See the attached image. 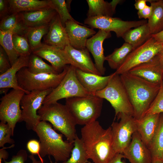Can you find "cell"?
I'll return each instance as SVG.
<instances>
[{
	"label": "cell",
	"mask_w": 163,
	"mask_h": 163,
	"mask_svg": "<svg viewBox=\"0 0 163 163\" xmlns=\"http://www.w3.org/2000/svg\"><path fill=\"white\" fill-rule=\"evenodd\" d=\"M81 138L88 158L94 163H109L116 154L111 126L104 129L96 120L83 126Z\"/></svg>",
	"instance_id": "cell-1"
},
{
	"label": "cell",
	"mask_w": 163,
	"mask_h": 163,
	"mask_svg": "<svg viewBox=\"0 0 163 163\" xmlns=\"http://www.w3.org/2000/svg\"><path fill=\"white\" fill-rule=\"evenodd\" d=\"M120 75L134 112V118L142 120L154 100L160 85L151 83L128 72Z\"/></svg>",
	"instance_id": "cell-2"
},
{
	"label": "cell",
	"mask_w": 163,
	"mask_h": 163,
	"mask_svg": "<svg viewBox=\"0 0 163 163\" xmlns=\"http://www.w3.org/2000/svg\"><path fill=\"white\" fill-rule=\"evenodd\" d=\"M40 143V155L42 158L48 155L52 156L55 163L63 162L70 157L73 142L64 141L63 135L58 133L50 123L40 121L34 128Z\"/></svg>",
	"instance_id": "cell-3"
},
{
	"label": "cell",
	"mask_w": 163,
	"mask_h": 163,
	"mask_svg": "<svg viewBox=\"0 0 163 163\" xmlns=\"http://www.w3.org/2000/svg\"><path fill=\"white\" fill-rule=\"evenodd\" d=\"M37 113L40 121H48L56 131L60 132L67 140L74 142L77 136L76 133V122L67 107L56 102L43 105Z\"/></svg>",
	"instance_id": "cell-4"
},
{
	"label": "cell",
	"mask_w": 163,
	"mask_h": 163,
	"mask_svg": "<svg viewBox=\"0 0 163 163\" xmlns=\"http://www.w3.org/2000/svg\"><path fill=\"white\" fill-rule=\"evenodd\" d=\"M103 99L95 95L66 99L65 105L77 125L83 126L97 120L100 116Z\"/></svg>",
	"instance_id": "cell-5"
},
{
	"label": "cell",
	"mask_w": 163,
	"mask_h": 163,
	"mask_svg": "<svg viewBox=\"0 0 163 163\" xmlns=\"http://www.w3.org/2000/svg\"><path fill=\"white\" fill-rule=\"evenodd\" d=\"M94 95L110 102L115 110L114 119L121 113L134 117L133 107L120 75L115 72L113 73L107 86Z\"/></svg>",
	"instance_id": "cell-6"
},
{
	"label": "cell",
	"mask_w": 163,
	"mask_h": 163,
	"mask_svg": "<svg viewBox=\"0 0 163 163\" xmlns=\"http://www.w3.org/2000/svg\"><path fill=\"white\" fill-rule=\"evenodd\" d=\"M68 65L58 74H34L30 72L27 67H24L17 74L18 84L26 94L33 91L53 89L59 84L65 76Z\"/></svg>",
	"instance_id": "cell-7"
},
{
	"label": "cell",
	"mask_w": 163,
	"mask_h": 163,
	"mask_svg": "<svg viewBox=\"0 0 163 163\" xmlns=\"http://www.w3.org/2000/svg\"><path fill=\"white\" fill-rule=\"evenodd\" d=\"M76 68L71 65L68 66L66 75L59 84L52 89L46 96L43 105L57 102L61 99L92 95L82 85L76 75Z\"/></svg>",
	"instance_id": "cell-8"
},
{
	"label": "cell",
	"mask_w": 163,
	"mask_h": 163,
	"mask_svg": "<svg viewBox=\"0 0 163 163\" xmlns=\"http://www.w3.org/2000/svg\"><path fill=\"white\" fill-rule=\"evenodd\" d=\"M117 117L119 121H113L111 126L113 146L116 153L122 154L137 131V121L133 117L123 113Z\"/></svg>",
	"instance_id": "cell-9"
},
{
	"label": "cell",
	"mask_w": 163,
	"mask_h": 163,
	"mask_svg": "<svg viewBox=\"0 0 163 163\" xmlns=\"http://www.w3.org/2000/svg\"><path fill=\"white\" fill-rule=\"evenodd\" d=\"M25 93L23 90L12 89L0 99V120L7 123L13 133L17 123L22 121L20 103Z\"/></svg>",
	"instance_id": "cell-10"
},
{
	"label": "cell",
	"mask_w": 163,
	"mask_h": 163,
	"mask_svg": "<svg viewBox=\"0 0 163 163\" xmlns=\"http://www.w3.org/2000/svg\"><path fill=\"white\" fill-rule=\"evenodd\" d=\"M52 90L33 91L25 93L23 96L20 103L22 120L25 123L27 129L33 130L40 121L37 111L43 105L45 98Z\"/></svg>",
	"instance_id": "cell-11"
},
{
	"label": "cell",
	"mask_w": 163,
	"mask_h": 163,
	"mask_svg": "<svg viewBox=\"0 0 163 163\" xmlns=\"http://www.w3.org/2000/svg\"><path fill=\"white\" fill-rule=\"evenodd\" d=\"M145 20L124 21L119 18L97 16L87 18L84 24L92 28H97L107 32H114L117 37H122L132 28H136L147 23Z\"/></svg>",
	"instance_id": "cell-12"
},
{
	"label": "cell",
	"mask_w": 163,
	"mask_h": 163,
	"mask_svg": "<svg viewBox=\"0 0 163 163\" xmlns=\"http://www.w3.org/2000/svg\"><path fill=\"white\" fill-rule=\"evenodd\" d=\"M163 48L152 36L142 45L133 50L115 72L120 75L128 72L134 67L151 59Z\"/></svg>",
	"instance_id": "cell-13"
},
{
	"label": "cell",
	"mask_w": 163,
	"mask_h": 163,
	"mask_svg": "<svg viewBox=\"0 0 163 163\" xmlns=\"http://www.w3.org/2000/svg\"><path fill=\"white\" fill-rule=\"evenodd\" d=\"M122 154L130 163H152L150 151L137 131Z\"/></svg>",
	"instance_id": "cell-14"
},
{
	"label": "cell",
	"mask_w": 163,
	"mask_h": 163,
	"mask_svg": "<svg viewBox=\"0 0 163 163\" xmlns=\"http://www.w3.org/2000/svg\"><path fill=\"white\" fill-rule=\"evenodd\" d=\"M128 72L156 85H161L163 81V71L157 55L149 61L134 67Z\"/></svg>",
	"instance_id": "cell-15"
},
{
	"label": "cell",
	"mask_w": 163,
	"mask_h": 163,
	"mask_svg": "<svg viewBox=\"0 0 163 163\" xmlns=\"http://www.w3.org/2000/svg\"><path fill=\"white\" fill-rule=\"evenodd\" d=\"M32 53L50 62L58 73L62 72L67 66L70 65L69 57L64 50L53 46L43 43Z\"/></svg>",
	"instance_id": "cell-16"
},
{
	"label": "cell",
	"mask_w": 163,
	"mask_h": 163,
	"mask_svg": "<svg viewBox=\"0 0 163 163\" xmlns=\"http://www.w3.org/2000/svg\"><path fill=\"white\" fill-rule=\"evenodd\" d=\"M111 37L110 32L99 30L97 32L88 38L86 42V48L91 53L95 62V65L101 75L106 71L104 66L105 57L104 54L103 43L104 40Z\"/></svg>",
	"instance_id": "cell-17"
},
{
	"label": "cell",
	"mask_w": 163,
	"mask_h": 163,
	"mask_svg": "<svg viewBox=\"0 0 163 163\" xmlns=\"http://www.w3.org/2000/svg\"><path fill=\"white\" fill-rule=\"evenodd\" d=\"M82 24L78 22L72 21H68L65 24L70 45L77 50L85 48L88 38L96 33L93 28L80 25Z\"/></svg>",
	"instance_id": "cell-18"
},
{
	"label": "cell",
	"mask_w": 163,
	"mask_h": 163,
	"mask_svg": "<svg viewBox=\"0 0 163 163\" xmlns=\"http://www.w3.org/2000/svg\"><path fill=\"white\" fill-rule=\"evenodd\" d=\"M64 50L69 57L70 65L83 72L101 75L93 62L87 48L77 50L69 45Z\"/></svg>",
	"instance_id": "cell-19"
},
{
	"label": "cell",
	"mask_w": 163,
	"mask_h": 163,
	"mask_svg": "<svg viewBox=\"0 0 163 163\" xmlns=\"http://www.w3.org/2000/svg\"><path fill=\"white\" fill-rule=\"evenodd\" d=\"M44 41L45 44L62 50H64L66 46L70 45L65 27L63 26L57 13L50 24Z\"/></svg>",
	"instance_id": "cell-20"
},
{
	"label": "cell",
	"mask_w": 163,
	"mask_h": 163,
	"mask_svg": "<svg viewBox=\"0 0 163 163\" xmlns=\"http://www.w3.org/2000/svg\"><path fill=\"white\" fill-rule=\"evenodd\" d=\"M77 77L80 83L92 95L104 89L107 85L113 73L107 76L83 72L76 69Z\"/></svg>",
	"instance_id": "cell-21"
},
{
	"label": "cell",
	"mask_w": 163,
	"mask_h": 163,
	"mask_svg": "<svg viewBox=\"0 0 163 163\" xmlns=\"http://www.w3.org/2000/svg\"><path fill=\"white\" fill-rule=\"evenodd\" d=\"M29 57L30 56H20L17 61L5 73L0 74V89L12 88L25 91L19 86L17 75L18 72L21 69L28 67Z\"/></svg>",
	"instance_id": "cell-22"
},
{
	"label": "cell",
	"mask_w": 163,
	"mask_h": 163,
	"mask_svg": "<svg viewBox=\"0 0 163 163\" xmlns=\"http://www.w3.org/2000/svg\"><path fill=\"white\" fill-rule=\"evenodd\" d=\"M20 13L22 23L26 27L49 24L57 14L52 8Z\"/></svg>",
	"instance_id": "cell-23"
},
{
	"label": "cell",
	"mask_w": 163,
	"mask_h": 163,
	"mask_svg": "<svg viewBox=\"0 0 163 163\" xmlns=\"http://www.w3.org/2000/svg\"><path fill=\"white\" fill-rule=\"evenodd\" d=\"M160 114L146 115L140 121H137V132L149 148L157 128Z\"/></svg>",
	"instance_id": "cell-24"
},
{
	"label": "cell",
	"mask_w": 163,
	"mask_h": 163,
	"mask_svg": "<svg viewBox=\"0 0 163 163\" xmlns=\"http://www.w3.org/2000/svg\"><path fill=\"white\" fill-rule=\"evenodd\" d=\"M10 14L52 8L50 0H8Z\"/></svg>",
	"instance_id": "cell-25"
},
{
	"label": "cell",
	"mask_w": 163,
	"mask_h": 163,
	"mask_svg": "<svg viewBox=\"0 0 163 163\" xmlns=\"http://www.w3.org/2000/svg\"><path fill=\"white\" fill-rule=\"evenodd\" d=\"M152 37L147 23L127 31L122 37L125 43L134 50L145 43Z\"/></svg>",
	"instance_id": "cell-26"
},
{
	"label": "cell",
	"mask_w": 163,
	"mask_h": 163,
	"mask_svg": "<svg viewBox=\"0 0 163 163\" xmlns=\"http://www.w3.org/2000/svg\"><path fill=\"white\" fill-rule=\"evenodd\" d=\"M149 2L152 7V11L147 24L152 35L163 30V0H149Z\"/></svg>",
	"instance_id": "cell-27"
},
{
	"label": "cell",
	"mask_w": 163,
	"mask_h": 163,
	"mask_svg": "<svg viewBox=\"0 0 163 163\" xmlns=\"http://www.w3.org/2000/svg\"><path fill=\"white\" fill-rule=\"evenodd\" d=\"M149 149L152 161H163V113L160 114L158 125Z\"/></svg>",
	"instance_id": "cell-28"
},
{
	"label": "cell",
	"mask_w": 163,
	"mask_h": 163,
	"mask_svg": "<svg viewBox=\"0 0 163 163\" xmlns=\"http://www.w3.org/2000/svg\"><path fill=\"white\" fill-rule=\"evenodd\" d=\"M27 27L22 21L20 13L10 14L1 19L0 30L6 31L14 30V34L25 35V31Z\"/></svg>",
	"instance_id": "cell-29"
},
{
	"label": "cell",
	"mask_w": 163,
	"mask_h": 163,
	"mask_svg": "<svg viewBox=\"0 0 163 163\" xmlns=\"http://www.w3.org/2000/svg\"><path fill=\"white\" fill-rule=\"evenodd\" d=\"M88 10L87 18L97 16L112 17L115 12L110 2L104 0H87Z\"/></svg>",
	"instance_id": "cell-30"
},
{
	"label": "cell",
	"mask_w": 163,
	"mask_h": 163,
	"mask_svg": "<svg viewBox=\"0 0 163 163\" xmlns=\"http://www.w3.org/2000/svg\"><path fill=\"white\" fill-rule=\"evenodd\" d=\"M133 50L131 45L125 42L121 47L115 49L112 53L106 56L105 60L111 69L116 70Z\"/></svg>",
	"instance_id": "cell-31"
},
{
	"label": "cell",
	"mask_w": 163,
	"mask_h": 163,
	"mask_svg": "<svg viewBox=\"0 0 163 163\" xmlns=\"http://www.w3.org/2000/svg\"><path fill=\"white\" fill-rule=\"evenodd\" d=\"M49 24L27 27L24 35L26 37L32 51L41 47L43 45L41 39L49 30Z\"/></svg>",
	"instance_id": "cell-32"
},
{
	"label": "cell",
	"mask_w": 163,
	"mask_h": 163,
	"mask_svg": "<svg viewBox=\"0 0 163 163\" xmlns=\"http://www.w3.org/2000/svg\"><path fill=\"white\" fill-rule=\"evenodd\" d=\"M14 34L13 30L6 31L0 30V44L6 53L11 66L18 60L20 56L15 50L12 36Z\"/></svg>",
	"instance_id": "cell-33"
},
{
	"label": "cell",
	"mask_w": 163,
	"mask_h": 163,
	"mask_svg": "<svg viewBox=\"0 0 163 163\" xmlns=\"http://www.w3.org/2000/svg\"><path fill=\"white\" fill-rule=\"evenodd\" d=\"M27 68L30 72L34 74L59 73L52 66L47 64L41 58L33 53L30 56Z\"/></svg>",
	"instance_id": "cell-34"
},
{
	"label": "cell",
	"mask_w": 163,
	"mask_h": 163,
	"mask_svg": "<svg viewBox=\"0 0 163 163\" xmlns=\"http://www.w3.org/2000/svg\"><path fill=\"white\" fill-rule=\"evenodd\" d=\"M73 145L70 157L62 163H92L88 161L82 142L78 136L74 142Z\"/></svg>",
	"instance_id": "cell-35"
},
{
	"label": "cell",
	"mask_w": 163,
	"mask_h": 163,
	"mask_svg": "<svg viewBox=\"0 0 163 163\" xmlns=\"http://www.w3.org/2000/svg\"><path fill=\"white\" fill-rule=\"evenodd\" d=\"M51 8L59 15L63 26L65 27L66 23L69 21L78 22L70 14L66 1L65 0H50Z\"/></svg>",
	"instance_id": "cell-36"
},
{
	"label": "cell",
	"mask_w": 163,
	"mask_h": 163,
	"mask_svg": "<svg viewBox=\"0 0 163 163\" xmlns=\"http://www.w3.org/2000/svg\"><path fill=\"white\" fill-rule=\"evenodd\" d=\"M12 40L15 50L20 56H30L32 51L25 35L13 34Z\"/></svg>",
	"instance_id": "cell-37"
},
{
	"label": "cell",
	"mask_w": 163,
	"mask_h": 163,
	"mask_svg": "<svg viewBox=\"0 0 163 163\" xmlns=\"http://www.w3.org/2000/svg\"><path fill=\"white\" fill-rule=\"evenodd\" d=\"M163 113V81L153 101L146 112L145 116Z\"/></svg>",
	"instance_id": "cell-38"
},
{
	"label": "cell",
	"mask_w": 163,
	"mask_h": 163,
	"mask_svg": "<svg viewBox=\"0 0 163 163\" xmlns=\"http://www.w3.org/2000/svg\"><path fill=\"white\" fill-rule=\"evenodd\" d=\"M11 129L6 123L2 122L0 123V147L3 148L6 143L14 144V141L11 138V136H13Z\"/></svg>",
	"instance_id": "cell-39"
},
{
	"label": "cell",
	"mask_w": 163,
	"mask_h": 163,
	"mask_svg": "<svg viewBox=\"0 0 163 163\" xmlns=\"http://www.w3.org/2000/svg\"><path fill=\"white\" fill-rule=\"evenodd\" d=\"M28 155L26 151L24 149H21L16 154L12 156L11 160L9 161L4 160V163H24L27 160ZM31 159L32 163H43L40 160H37L34 157V155H30L29 156Z\"/></svg>",
	"instance_id": "cell-40"
},
{
	"label": "cell",
	"mask_w": 163,
	"mask_h": 163,
	"mask_svg": "<svg viewBox=\"0 0 163 163\" xmlns=\"http://www.w3.org/2000/svg\"><path fill=\"white\" fill-rule=\"evenodd\" d=\"M11 67L7 55L2 46H0V73L2 74Z\"/></svg>",
	"instance_id": "cell-41"
},
{
	"label": "cell",
	"mask_w": 163,
	"mask_h": 163,
	"mask_svg": "<svg viewBox=\"0 0 163 163\" xmlns=\"http://www.w3.org/2000/svg\"><path fill=\"white\" fill-rule=\"evenodd\" d=\"M27 148L31 155H37L40 160L43 161L40 154V145L39 141L36 139L30 140L27 144Z\"/></svg>",
	"instance_id": "cell-42"
},
{
	"label": "cell",
	"mask_w": 163,
	"mask_h": 163,
	"mask_svg": "<svg viewBox=\"0 0 163 163\" xmlns=\"http://www.w3.org/2000/svg\"><path fill=\"white\" fill-rule=\"evenodd\" d=\"M152 11V7L147 5L143 9L138 11L137 14L139 18L149 19L151 16Z\"/></svg>",
	"instance_id": "cell-43"
},
{
	"label": "cell",
	"mask_w": 163,
	"mask_h": 163,
	"mask_svg": "<svg viewBox=\"0 0 163 163\" xmlns=\"http://www.w3.org/2000/svg\"><path fill=\"white\" fill-rule=\"evenodd\" d=\"M8 0H0V17L1 19L10 14Z\"/></svg>",
	"instance_id": "cell-44"
},
{
	"label": "cell",
	"mask_w": 163,
	"mask_h": 163,
	"mask_svg": "<svg viewBox=\"0 0 163 163\" xmlns=\"http://www.w3.org/2000/svg\"><path fill=\"white\" fill-rule=\"evenodd\" d=\"M149 0H136L134 5L135 8L138 11L142 10L147 5L146 2Z\"/></svg>",
	"instance_id": "cell-45"
},
{
	"label": "cell",
	"mask_w": 163,
	"mask_h": 163,
	"mask_svg": "<svg viewBox=\"0 0 163 163\" xmlns=\"http://www.w3.org/2000/svg\"><path fill=\"white\" fill-rule=\"evenodd\" d=\"M124 158L123 155L121 153H116L109 163H126L123 159Z\"/></svg>",
	"instance_id": "cell-46"
},
{
	"label": "cell",
	"mask_w": 163,
	"mask_h": 163,
	"mask_svg": "<svg viewBox=\"0 0 163 163\" xmlns=\"http://www.w3.org/2000/svg\"><path fill=\"white\" fill-rule=\"evenodd\" d=\"M152 36L158 43L163 46V30L156 34L152 35Z\"/></svg>",
	"instance_id": "cell-47"
},
{
	"label": "cell",
	"mask_w": 163,
	"mask_h": 163,
	"mask_svg": "<svg viewBox=\"0 0 163 163\" xmlns=\"http://www.w3.org/2000/svg\"><path fill=\"white\" fill-rule=\"evenodd\" d=\"M157 55L158 56L161 68L163 71V48L158 53Z\"/></svg>",
	"instance_id": "cell-48"
},
{
	"label": "cell",
	"mask_w": 163,
	"mask_h": 163,
	"mask_svg": "<svg viewBox=\"0 0 163 163\" xmlns=\"http://www.w3.org/2000/svg\"><path fill=\"white\" fill-rule=\"evenodd\" d=\"M122 1L120 0H113L110 2L113 11L114 12H115L116 8L117 5L120 3Z\"/></svg>",
	"instance_id": "cell-49"
},
{
	"label": "cell",
	"mask_w": 163,
	"mask_h": 163,
	"mask_svg": "<svg viewBox=\"0 0 163 163\" xmlns=\"http://www.w3.org/2000/svg\"><path fill=\"white\" fill-rule=\"evenodd\" d=\"M152 163H163V161L161 160H155L152 161Z\"/></svg>",
	"instance_id": "cell-50"
},
{
	"label": "cell",
	"mask_w": 163,
	"mask_h": 163,
	"mask_svg": "<svg viewBox=\"0 0 163 163\" xmlns=\"http://www.w3.org/2000/svg\"><path fill=\"white\" fill-rule=\"evenodd\" d=\"M2 159H3V157L2 156H0V163H2Z\"/></svg>",
	"instance_id": "cell-51"
},
{
	"label": "cell",
	"mask_w": 163,
	"mask_h": 163,
	"mask_svg": "<svg viewBox=\"0 0 163 163\" xmlns=\"http://www.w3.org/2000/svg\"><path fill=\"white\" fill-rule=\"evenodd\" d=\"M43 163H45L44 162Z\"/></svg>",
	"instance_id": "cell-52"
}]
</instances>
